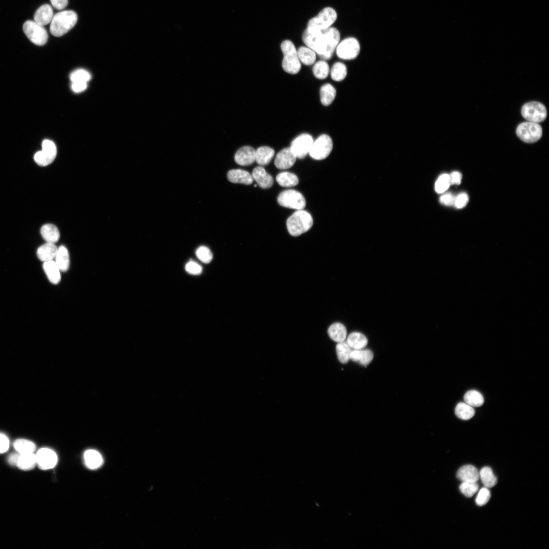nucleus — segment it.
<instances>
[{"label": "nucleus", "instance_id": "34", "mask_svg": "<svg viewBox=\"0 0 549 549\" xmlns=\"http://www.w3.org/2000/svg\"><path fill=\"white\" fill-rule=\"evenodd\" d=\"M297 51V55L300 62L309 66L315 63L316 53L309 47H300Z\"/></svg>", "mask_w": 549, "mask_h": 549}, {"label": "nucleus", "instance_id": "36", "mask_svg": "<svg viewBox=\"0 0 549 549\" xmlns=\"http://www.w3.org/2000/svg\"><path fill=\"white\" fill-rule=\"evenodd\" d=\"M466 403L472 407H480L484 403V398L479 391L471 390L467 392L464 397Z\"/></svg>", "mask_w": 549, "mask_h": 549}, {"label": "nucleus", "instance_id": "46", "mask_svg": "<svg viewBox=\"0 0 549 549\" xmlns=\"http://www.w3.org/2000/svg\"><path fill=\"white\" fill-rule=\"evenodd\" d=\"M185 269L188 273L193 274V275H199L203 271L201 266L193 261H189L186 264Z\"/></svg>", "mask_w": 549, "mask_h": 549}, {"label": "nucleus", "instance_id": "49", "mask_svg": "<svg viewBox=\"0 0 549 549\" xmlns=\"http://www.w3.org/2000/svg\"><path fill=\"white\" fill-rule=\"evenodd\" d=\"M9 440L4 435L0 434V454L6 452L9 448Z\"/></svg>", "mask_w": 549, "mask_h": 549}, {"label": "nucleus", "instance_id": "35", "mask_svg": "<svg viewBox=\"0 0 549 549\" xmlns=\"http://www.w3.org/2000/svg\"><path fill=\"white\" fill-rule=\"evenodd\" d=\"M276 181L281 186L284 187L296 186L299 182L297 177L289 172H283L279 174L276 177Z\"/></svg>", "mask_w": 549, "mask_h": 549}, {"label": "nucleus", "instance_id": "6", "mask_svg": "<svg viewBox=\"0 0 549 549\" xmlns=\"http://www.w3.org/2000/svg\"><path fill=\"white\" fill-rule=\"evenodd\" d=\"M517 137L526 143H534L539 140L543 135V129L538 123L526 122L520 124L516 129Z\"/></svg>", "mask_w": 549, "mask_h": 549}, {"label": "nucleus", "instance_id": "33", "mask_svg": "<svg viewBox=\"0 0 549 549\" xmlns=\"http://www.w3.org/2000/svg\"><path fill=\"white\" fill-rule=\"evenodd\" d=\"M479 475L483 484L487 488L494 487L498 482L492 469L489 467L482 468L479 472Z\"/></svg>", "mask_w": 549, "mask_h": 549}, {"label": "nucleus", "instance_id": "44", "mask_svg": "<svg viewBox=\"0 0 549 549\" xmlns=\"http://www.w3.org/2000/svg\"><path fill=\"white\" fill-rule=\"evenodd\" d=\"M196 255L198 258L205 264H209L213 259V254L208 248L205 246H201L196 251Z\"/></svg>", "mask_w": 549, "mask_h": 549}, {"label": "nucleus", "instance_id": "13", "mask_svg": "<svg viewBox=\"0 0 549 549\" xmlns=\"http://www.w3.org/2000/svg\"><path fill=\"white\" fill-rule=\"evenodd\" d=\"M313 142L310 135L303 134L293 141L290 148L297 158L304 159L309 154Z\"/></svg>", "mask_w": 549, "mask_h": 549}, {"label": "nucleus", "instance_id": "2", "mask_svg": "<svg viewBox=\"0 0 549 549\" xmlns=\"http://www.w3.org/2000/svg\"><path fill=\"white\" fill-rule=\"evenodd\" d=\"M77 15L72 10L57 13L50 23V31L55 37H61L71 30L76 24Z\"/></svg>", "mask_w": 549, "mask_h": 549}, {"label": "nucleus", "instance_id": "48", "mask_svg": "<svg viewBox=\"0 0 549 549\" xmlns=\"http://www.w3.org/2000/svg\"><path fill=\"white\" fill-rule=\"evenodd\" d=\"M455 197L451 193L444 194L440 198V203L447 206H452L454 205Z\"/></svg>", "mask_w": 549, "mask_h": 549}, {"label": "nucleus", "instance_id": "12", "mask_svg": "<svg viewBox=\"0 0 549 549\" xmlns=\"http://www.w3.org/2000/svg\"><path fill=\"white\" fill-rule=\"evenodd\" d=\"M43 149L37 152L34 155L35 162L41 166H47L55 160L57 149L55 143L51 140L46 139L42 143Z\"/></svg>", "mask_w": 549, "mask_h": 549}, {"label": "nucleus", "instance_id": "11", "mask_svg": "<svg viewBox=\"0 0 549 549\" xmlns=\"http://www.w3.org/2000/svg\"><path fill=\"white\" fill-rule=\"evenodd\" d=\"M277 201L283 207L297 210H303L306 206L304 196L294 190H285L281 192L278 196Z\"/></svg>", "mask_w": 549, "mask_h": 549}, {"label": "nucleus", "instance_id": "43", "mask_svg": "<svg viewBox=\"0 0 549 549\" xmlns=\"http://www.w3.org/2000/svg\"><path fill=\"white\" fill-rule=\"evenodd\" d=\"M91 74L84 69H77L74 71L70 75V80L72 82H85L88 83L91 79Z\"/></svg>", "mask_w": 549, "mask_h": 549}, {"label": "nucleus", "instance_id": "10", "mask_svg": "<svg viewBox=\"0 0 549 549\" xmlns=\"http://www.w3.org/2000/svg\"><path fill=\"white\" fill-rule=\"evenodd\" d=\"M361 46L355 37L345 38L339 43L336 49L337 56L343 60H351L356 59L359 55Z\"/></svg>", "mask_w": 549, "mask_h": 549}, {"label": "nucleus", "instance_id": "41", "mask_svg": "<svg viewBox=\"0 0 549 549\" xmlns=\"http://www.w3.org/2000/svg\"><path fill=\"white\" fill-rule=\"evenodd\" d=\"M450 175L444 174L439 177L435 183V189L437 193L446 192L451 185Z\"/></svg>", "mask_w": 549, "mask_h": 549}, {"label": "nucleus", "instance_id": "7", "mask_svg": "<svg viewBox=\"0 0 549 549\" xmlns=\"http://www.w3.org/2000/svg\"><path fill=\"white\" fill-rule=\"evenodd\" d=\"M523 117L528 122L539 123L544 121L547 116V111L543 104L531 101L526 103L521 109Z\"/></svg>", "mask_w": 549, "mask_h": 549}, {"label": "nucleus", "instance_id": "47", "mask_svg": "<svg viewBox=\"0 0 549 549\" xmlns=\"http://www.w3.org/2000/svg\"><path fill=\"white\" fill-rule=\"evenodd\" d=\"M468 201V195L466 193H462L458 195L457 197H455L454 205L458 208H462L467 205Z\"/></svg>", "mask_w": 549, "mask_h": 549}, {"label": "nucleus", "instance_id": "39", "mask_svg": "<svg viewBox=\"0 0 549 549\" xmlns=\"http://www.w3.org/2000/svg\"><path fill=\"white\" fill-rule=\"evenodd\" d=\"M347 69L346 65L342 62H337L333 65L331 70L332 79L336 82L344 80L347 76Z\"/></svg>", "mask_w": 549, "mask_h": 549}, {"label": "nucleus", "instance_id": "42", "mask_svg": "<svg viewBox=\"0 0 549 549\" xmlns=\"http://www.w3.org/2000/svg\"><path fill=\"white\" fill-rule=\"evenodd\" d=\"M479 485L477 482H462L459 489L467 498H472L478 491Z\"/></svg>", "mask_w": 549, "mask_h": 549}, {"label": "nucleus", "instance_id": "3", "mask_svg": "<svg viewBox=\"0 0 549 549\" xmlns=\"http://www.w3.org/2000/svg\"><path fill=\"white\" fill-rule=\"evenodd\" d=\"M313 225V220L310 213L300 210L295 212L286 221L287 230L294 237L300 236L307 232Z\"/></svg>", "mask_w": 549, "mask_h": 549}, {"label": "nucleus", "instance_id": "40", "mask_svg": "<svg viewBox=\"0 0 549 549\" xmlns=\"http://www.w3.org/2000/svg\"><path fill=\"white\" fill-rule=\"evenodd\" d=\"M314 75L318 79L324 80L329 75L330 68L329 65L324 61H320L314 65L313 68Z\"/></svg>", "mask_w": 549, "mask_h": 549}, {"label": "nucleus", "instance_id": "1", "mask_svg": "<svg viewBox=\"0 0 549 549\" xmlns=\"http://www.w3.org/2000/svg\"><path fill=\"white\" fill-rule=\"evenodd\" d=\"M304 44L323 60L330 59L341 41V34L335 28L312 31L307 29L303 34Z\"/></svg>", "mask_w": 549, "mask_h": 549}, {"label": "nucleus", "instance_id": "52", "mask_svg": "<svg viewBox=\"0 0 549 549\" xmlns=\"http://www.w3.org/2000/svg\"><path fill=\"white\" fill-rule=\"evenodd\" d=\"M53 6L57 10H62L66 8L68 5V0H50Z\"/></svg>", "mask_w": 549, "mask_h": 549}, {"label": "nucleus", "instance_id": "28", "mask_svg": "<svg viewBox=\"0 0 549 549\" xmlns=\"http://www.w3.org/2000/svg\"><path fill=\"white\" fill-rule=\"evenodd\" d=\"M274 151L269 147H261L256 150V161L260 166L269 164L274 158Z\"/></svg>", "mask_w": 549, "mask_h": 549}, {"label": "nucleus", "instance_id": "18", "mask_svg": "<svg viewBox=\"0 0 549 549\" xmlns=\"http://www.w3.org/2000/svg\"><path fill=\"white\" fill-rule=\"evenodd\" d=\"M228 178L231 183L246 185H251L253 182L252 175L240 169L230 170L228 174Z\"/></svg>", "mask_w": 549, "mask_h": 549}, {"label": "nucleus", "instance_id": "30", "mask_svg": "<svg viewBox=\"0 0 549 549\" xmlns=\"http://www.w3.org/2000/svg\"><path fill=\"white\" fill-rule=\"evenodd\" d=\"M320 101L324 106H329L334 100L336 96L335 88L330 84L322 86L320 90Z\"/></svg>", "mask_w": 549, "mask_h": 549}, {"label": "nucleus", "instance_id": "24", "mask_svg": "<svg viewBox=\"0 0 549 549\" xmlns=\"http://www.w3.org/2000/svg\"><path fill=\"white\" fill-rule=\"evenodd\" d=\"M84 458L86 465L91 469H97L103 463L102 456L98 451L94 450H89L86 451Z\"/></svg>", "mask_w": 549, "mask_h": 549}, {"label": "nucleus", "instance_id": "53", "mask_svg": "<svg viewBox=\"0 0 549 549\" xmlns=\"http://www.w3.org/2000/svg\"><path fill=\"white\" fill-rule=\"evenodd\" d=\"M19 453L11 454L8 458V462L12 466H17L18 461L20 457Z\"/></svg>", "mask_w": 549, "mask_h": 549}, {"label": "nucleus", "instance_id": "27", "mask_svg": "<svg viewBox=\"0 0 549 549\" xmlns=\"http://www.w3.org/2000/svg\"><path fill=\"white\" fill-rule=\"evenodd\" d=\"M55 262L61 272H67L69 268L70 258L67 248L61 246L58 248Z\"/></svg>", "mask_w": 549, "mask_h": 549}, {"label": "nucleus", "instance_id": "19", "mask_svg": "<svg viewBox=\"0 0 549 549\" xmlns=\"http://www.w3.org/2000/svg\"><path fill=\"white\" fill-rule=\"evenodd\" d=\"M457 477L462 482H477L480 479L479 472L473 465L461 467L457 472Z\"/></svg>", "mask_w": 549, "mask_h": 549}, {"label": "nucleus", "instance_id": "5", "mask_svg": "<svg viewBox=\"0 0 549 549\" xmlns=\"http://www.w3.org/2000/svg\"><path fill=\"white\" fill-rule=\"evenodd\" d=\"M337 19V12L334 8L331 7L324 8L317 17L312 18L309 21L307 29L312 31L327 29L331 27Z\"/></svg>", "mask_w": 549, "mask_h": 549}, {"label": "nucleus", "instance_id": "16", "mask_svg": "<svg viewBox=\"0 0 549 549\" xmlns=\"http://www.w3.org/2000/svg\"><path fill=\"white\" fill-rule=\"evenodd\" d=\"M234 160L241 166L251 165L256 161V150L250 146L243 147L235 154Z\"/></svg>", "mask_w": 549, "mask_h": 549}, {"label": "nucleus", "instance_id": "4", "mask_svg": "<svg viewBox=\"0 0 549 549\" xmlns=\"http://www.w3.org/2000/svg\"><path fill=\"white\" fill-rule=\"evenodd\" d=\"M281 48L283 54L282 63L283 70L290 74H297L301 69V64L294 44L290 41H284L281 45Z\"/></svg>", "mask_w": 549, "mask_h": 549}, {"label": "nucleus", "instance_id": "9", "mask_svg": "<svg viewBox=\"0 0 549 549\" xmlns=\"http://www.w3.org/2000/svg\"><path fill=\"white\" fill-rule=\"evenodd\" d=\"M333 147V143L331 137L326 135H322L313 142L309 154L314 160H323L328 158Z\"/></svg>", "mask_w": 549, "mask_h": 549}, {"label": "nucleus", "instance_id": "51", "mask_svg": "<svg viewBox=\"0 0 549 549\" xmlns=\"http://www.w3.org/2000/svg\"><path fill=\"white\" fill-rule=\"evenodd\" d=\"M451 185H460L461 183L462 176L458 172H453L450 175Z\"/></svg>", "mask_w": 549, "mask_h": 549}, {"label": "nucleus", "instance_id": "50", "mask_svg": "<svg viewBox=\"0 0 549 549\" xmlns=\"http://www.w3.org/2000/svg\"><path fill=\"white\" fill-rule=\"evenodd\" d=\"M88 87L87 83L85 82H72L71 89L74 92L79 93L85 91Z\"/></svg>", "mask_w": 549, "mask_h": 549}, {"label": "nucleus", "instance_id": "25", "mask_svg": "<svg viewBox=\"0 0 549 549\" xmlns=\"http://www.w3.org/2000/svg\"><path fill=\"white\" fill-rule=\"evenodd\" d=\"M43 268L51 283L57 284L60 282L61 271L55 261L51 260L44 263Z\"/></svg>", "mask_w": 549, "mask_h": 549}, {"label": "nucleus", "instance_id": "14", "mask_svg": "<svg viewBox=\"0 0 549 549\" xmlns=\"http://www.w3.org/2000/svg\"><path fill=\"white\" fill-rule=\"evenodd\" d=\"M37 465L42 470L54 468L58 462L56 453L49 449L43 448L36 454Z\"/></svg>", "mask_w": 549, "mask_h": 549}, {"label": "nucleus", "instance_id": "20", "mask_svg": "<svg viewBox=\"0 0 549 549\" xmlns=\"http://www.w3.org/2000/svg\"><path fill=\"white\" fill-rule=\"evenodd\" d=\"M54 17V11L48 4H45L39 7L35 12L34 21L42 26L50 23Z\"/></svg>", "mask_w": 549, "mask_h": 549}, {"label": "nucleus", "instance_id": "31", "mask_svg": "<svg viewBox=\"0 0 549 549\" xmlns=\"http://www.w3.org/2000/svg\"><path fill=\"white\" fill-rule=\"evenodd\" d=\"M36 465V456L33 453L20 454L17 466L24 471H28L33 469Z\"/></svg>", "mask_w": 549, "mask_h": 549}, {"label": "nucleus", "instance_id": "23", "mask_svg": "<svg viewBox=\"0 0 549 549\" xmlns=\"http://www.w3.org/2000/svg\"><path fill=\"white\" fill-rule=\"evenodd\" d=\"M328 333L332 341L337 343L345 342L347 338L345 326L340 322H335L330 325Z\"/></svg>", "mask_w": 549, "mask_h": 549}, {"label": "nucleus", "instance_id": "29", "mask_svg": "<svg viewBox=\"0 0 549 549\" xmlns=\"http://www.w3.org/2000/svg\"><path fill=\"white\" fill-rule=\"evenodd\" d=\"M41 234L47 243L55 244L59 241L60 237L58 229L51 224L44 225L42 228Z\"/></svg>", "mask_w": 549, "mask_h": 549}, {"label": "nucleus", "instance_id": "22", "mask_svg": "<svg viewBox=\"0 0 549 549\" xmlns=\"http://www.w3.org/2000/svg\"><path fill=\"white\" fill-rule=\"evenodd\" d=\"M373 353L369 349H353L350 354V360L362 366H368L373 360Z\"/></svg>", "mask_w": 549, "mask_h": 549}, {"label": "nucleus", "instance_id": "17", "mask_svg": "<svg viewBox=\"0 0 549 549\" xmlns=\"http://www.w3.org/2000/svg\"><path fill=\"white\" fill-rule=\"evenodd\" d=\"M252 176L261 188H270L274 184L273 178L262 166L255 167L253 169Z\"/></svg>", "mask_w": 549, "mask_h": 549}, {"label": "nucleus", "instance_id": "38", "mask_svg": "<svg viewBox=\"0 0 549 549\" xmlns=\"http://www.w3.org/2000/svg\"><path fill=\"white\" fill-rule=\"evenodd\" d=\"M14 447L20 454L33 453L36 448L35 443L32 441L23 439L16 440L14 443Z\"/></svg>", "mask_w": 549, "mask_h": 549}, {"label": "nucleus", "instance_id": "8", "mask_svg": "<svg viewBox=\"0 0 549 549\" xmlns=\"http://www.w3.org/2000/svg\"><path fill=\"white\" fill-rule=\"evenodd\" d=\"M23 30L29 40L35 45L42 46L47 42L48 36L46 29L35 21L25 22Z\"/></svg>", "mask_w": 549, "mask_h": 549}, {"label": "nucleus", "instance_id": "21", "mask_svg": "<svg viewBox=\"0 0 549 549\" xmlns=\"http://www.w3.org/2000/svg\"><path fill=\"white\" fill-rule=\"evenodd\" d=\"M58 248L54 243H47L39 247L37 252L38 258L44 263L53 260L56 256Z\"/></svg>", "mask_w": 549, "mask_h": 549}, {"label": "nucleus", "instance_id": "37", "mask_svg": "<svg viewBox=\"0 0 549 549\" xmlns=\"http://www.w3.org/2000/svg\"><path fill=\"white\" fill-rule=\"evenodd\" d=\"M336 353L340 362L345 364L350 360V354L353 350L346 342L338 343L336 346Z\"/></svg>", "mask_w": 549, "mask_h": 549}, {"label": "nucleus", "instance_id": "26", "mask_svg": "<svg viewBox=\"0 0 549 549\" xmlns=\"http://www.w3.org/2000/svg\"><path fill=\"white\" fill-rule=\"evenodd\" d=\"M346 343L354 350L364 348L368 344V339L363 334L353 332L346 338Z\"/></svg>", "mask_w": 549, "mask_h": 549}, {"label": "nucleus", "instance_id": "45", "mask_svg": "<svg viewBox=\"0 0 549 549\" xmlns=\"http://www.w3.org/2000/svg\"><path fill=\"white\" fill-rule=\"evenodd\" d=\"M491 498L489 490L486 488H481L479 492L476 502L477 505L481 506L486 504Z\"/></svg>", "mask_w": 549, "mask_h": 549}, {"label": "nucleus", "instance_id": "15", "mask_svg": "<svg viewBox=\"0 0 549 549\" xmlns=\"http://www.w3.org/2000/svg\"><path fill=\"white\" fill-rule=\"evenodd\" d=\"M297 159L290 147L285 148L277 154L274 165L279 169H289L294 165Z\"/></svg>", "mask_w": 549, "mask_h": 549}, {"label": "nucleus", "instance_id": "32", "mask_svg": "<svg viewBox=\"0 0 549 549\" xmlns=\"http://www.w3.org/2000/svg\"><path fill=\"white\" fill-rule=\"evenodd\" d=\"M456 416L462 420H469L475 414V410L467 403L461 402L458 404L455 409Z\"/></svg>", "mask_w": 549, "mask_h": 549}]
</instances>
